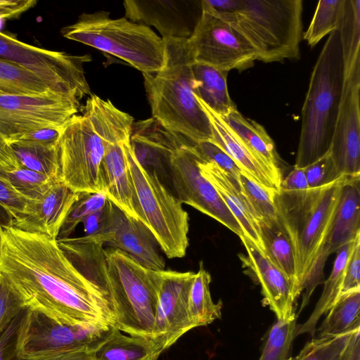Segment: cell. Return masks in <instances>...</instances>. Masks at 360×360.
I'll return each instance as SVG.
<instances>
[{
	"instance_id": "cell-1",
	"label": "cell",
	"mask_w": 360,
	"mask_h": 360,
	"mask_svg": "<svg viewBox=\"0 0 360 360\" xmlns=\"http://www.w3.org/2000/svg\"><path fill=\"white\" fill-rule=\"evenodd\" d=\"M0 275L25 310L63 324L115 326L107 293L76 266L57 239L1 227Z\"/></svg>"
},
{
	"instance_id": "cell-2",
	"label": "cell",
	"mask_w": 360,
	"mask_h": 360,
	"mask_svg": "<svg viewBox=\"0 0 360 360\" xmlns=\"http://www.w3.org/2000/svg\"><path fill=\"white\" fill-rule=\"evenodd\" d=\"M355 176L342 175L327 185L304 191L278 190L275 195L277 221L288 236L295 264V288L305 289L300 312L321 282L326 259L323 250L345 184Z\"/></svg>"
},
{
	"instance_id": "cell-3",
	"label": "cell",
	"mask_w": 360,
	"mask_h": 360,
	"mask_svg": "<svg viewBox=\"0 0 360 360\" xmlns=\"http://www.w3.org/2000/svg\"><path fill=\"white\" fill-rule=\"evenodd\" d=\"M63 126L57 148L60 180L75 192L105 193L102 164L108 146L130 136L133 117L95 94Z\"/></svg>"
},
{
	"instance_id": "cell-4",
	"label": "cell",
	"mask_w": 360,
	"mask_h": 360,
	"mask_svg": "<svg viewBox=\"0 0 360 360\" xmlns=\"http://www.w3.org/2000/svg\"><path fill=\"white\" fill-rule=\"evenodd\" d=\"M163 39L166 45L164 67L156 72L143 74L152 117L194 143L211 141L210 122L193 91V60L187 39Z\"/></svg>"
},
{
	"instance_id": "cell-5",
	"label": "cell",
	"mask_w": 360,
	"mask_h": 360,
	"mask_svg": "<svg viewBox=\"0 0 360 360\" xmlns=\"http://www.w3.org/2000/svg\"><path fill=\"white\" fill-rule=\"evenodd\" d=\"M345 83L338 30L328 35L311 72L302 108L294 167L304 168L326 154L332 142Z\"/></svg>"
},
{
	"instance_id": "cell-6",
	"label": "cell",
	"mask_w": 360,
	"mask_h": 360,
	"mask_svg": "<svg viewBox=\"0 0 360 360\" xmlns=\"http://www.w3.org/2000/svg\"><path fill=\"white\" fill-rule=\"evenodd\" d=\"M302 10V0H240L233 13L212 11L250 44L257 60L273 63L300 58Z\"/></svg>"
},
{
	"instance_id": "cell-7",
	"label": "cell",
	"mask_w": 360,
	"mask_h": 360,
	"mask_svg": "<svg viewBox=\"0 0 360 360\" xmlns=\"http://www.w3.org/2000/svg\"><path fill=\"white\" fill-rule=\"evenodd\" d=\"M68 39L113 55L143 74L154 73L165 65V40L150 27L123 17L112 19L108 11L84 13L61 30Z\"/></svg>"
},
{
	"instance_id": "cell-8",
	"label": "cell",
	"mask_w": 360,
	"mask_h": 360,
	"mask_svg": "<svg viewBox=\"0 0 360 360\" xmlns=\"http://www.w3.org/2000/svg\"><path fill=\"white\" fill-rule=\"evenodd\" d=\"M129 140L125 143L128 167L146 226L168 258L183 257L188 246V214L162 183L156 169L139 160Z\"/></svg>"
},
{
	"instance_id": "cell-9",
	"label": "cell",
	"mask_w": 360,
	"mask_h": 360,
	"mask_svg": "<svg viewBox=\"0 0 360 360\" xmlns=\"http://www.w3.org/2000/svg\"><path fill=\"white\" fill-rule=\"evenodd\" d=\"M0 59L30 71L53 91L79 102L91 95L84 70L92 60L89 54L39 48L0 32Z\"/></svg>"
},
{
	"instance_id": "cell-10",
	"label": "cell",
	"mask_w": 360,
	"mask_h": 360,
	"mask_svg": "<svg viewBox=\"0 0 360 360\" xmlns=\"http://www.w3.org/2000/svg\"><path fill=\"white\" fill-rule=\"evenodd\" d=\"M201 8L198 23L187 39L193 61L228 72L252 67L257 56L250 44L203 0Z\"/></svg>"
},
{
	"instance_id": "cell-11",
	"label": "cell",
	"mask_w": 360,
	"mask_h": 360,
	"mask_svg": "<svg viewBox=\"0 0 360 360\" xmlns=\"http://www.w3.org/2000/svg\"><path fill=\"white\" fill-rule=\"evenodd\" d=\"M82 106L54 91L36 94H0V133L8 143L48 127H63Z\"/></svg>"
},
{
	"instance_id": "cell-12",
	"label": "cell",
	"mask_w": 360,
	"mask_h": 360,
	"mask_svg": "<svg viewBox=\"0 0 360 360\" xmlns=\"http://www.w3.org/2000/svg\"><path fill=\"white\" fill-rule=\"evenodd\" d=\"M115 328L97 323L63 324L25 310L17 333L16 353L72 349L94 352Z\"/></svg>"
},
{
	"instance_id": "cell-13",
	"label": "cell",
	"mask_w": 360,
	"mask_h": 360,
	"mask_svg": "<svg viewBox=\"0 0 360 360\" xmlns=\"http://www.w3.org/2000/svg\"><path fill=\"white\" fill-rule=\"evenodd\" d=\"M195 143H188L170 155L167 168L176 196L182 202L214 219L239 237L245 236L237 219L212 184L202 176Z\"/></svg>"
},
{
	"instance_id": "cell-14",
	"label": "cell",
	"mask_w": 360,
	"mask_h": 360,
	"mask_svg": "<svg viewBox=\"0 0 360 360\" xmlns=\"http://www.w3.org/2000/svg\"><path fill=\"white\" fill-rule=\"evenodd\" d=\"M158 307L153 339L163 352L194 328L188 313V297L195 273L160 270Z\"/></svg>"
},
{
	"instance_id": "cell-15",
	"label": "cell",
	"mask_w": 360,
	"mask_h": 360,
	"mask_svg": "<svg viewBox=\"0 0 360 360\" xmlns=\"http://www.w3.org/2000/svg\"><path fill=\"white\" fill-rule=\"evenodd\" d=\"M330 157L340 175L360 176V64L345 75Z\"/></svg>"
},
{
	"instance_id": "cell-16",
	"label": "cell",
	"mask_w": 360,
	"mask_h": 360,
	"mask_svg": "<svg viewBox=\"0 0 360 360\" xmlns=\"http://www.w3.org/2000/svg\"><path fill=\"white\" fill-rule=\"evenodd\" d=\"M124 7L127 19L153 26L163 39H188L202 12L195 0H126Z\"/></svg>"
},
{
	"instance_id": "cell-17",
	"label": "cell",
	"mask_w": 360,
	"mask_h": 360,
	"mask_svg": "<svg viewBox=\"0 0 360 360\" xmlns=\"http://www.w3.org/2000/svg\"><path fill=\"white\" fill-rule=\"evenodd\" d=\"M248 255H240L248 271L259 283L265 303L277 320H286L295 315V302L298 297L293 283L245 236L240 237Z\"/></svg>"
},
{
	"instance_id": "cell-18",
	"label": "cell",
	"mask_w": 360,
	"mask_h": 360,
	"mask_svg": "<svg viewBox=\"0 0 360 360\" xmlns=\"http://www.w3.org/2000/svg\"><path fill=\"white\" fill-rule=\"evenodd\" d=\"M78 195L61 181L53 182L44 195L28 200L25 212L13 226L25 231L57 239L68 213Z\"/></svg>"
},
{
	"instance_id": "cell-19",
	"label": "cell",
	"mask_w": 360,
	"mask_h": 360,
	"mask_svg": "<svg viewBox=\"0 0 360 360\" xmlns=\"http://www.w3.org/2000/svg\"><path fill=\"white\" fill-rule=\"evenodd\" d=\"M130 136L110 143L103 164L105 194L117 209L146 225L128 167L125 143Z\"/></svg>"
},
{
	"instance_id": "cell-20",
	"label": "cell",
	"mask_w": 360,
	"mask_h": 360,
	"mask_svg": "<svg viewBox=\"0 0 360 360\" xmlns=\"http://www.w3.org/2000/svg\"><path fill=\"white\" fill-rule=\"evenodd\" d=\"M197 99L210 122L213 134L211 141L223 149L243 173L260 185L278 191L281 180L247 146L220 115Z\"/></svg>"
},
{
	"instance_id": "cell-21",
	"label": "cell",
	"mask_w": 360,
	"mask_h": 360,
	"mask_svg": "<svg viewBox=\"0 0 360 360\" xmlns=\"http://www.w3.org/2000/svg\"><path fill=\"white\" fill-rule=\"evenodd\" d=\"M198 167L202 176L212 184L237 219L245 236L265 255L260 236L259 218L241 190L239 182L214 163L203 160L200 155Z\"/></svg>"
},
{
	"instance_id": "cell-22",
	"label": "cell",
	"mask_w": 360,
	"mask_h": 360,
	"mask_svg": "<svg viewBox=\"0 0 360 360\" xmlns=\"http://www.w3.org/2000/svg\"><path fill=\"white\" fill-rule=\"evenodd\" d=\"M108 245L127 253L148 269H165V263L160 252L161 248L151 231L145 224L119 209L113 234Z\"/></svg>"
},
{
	"instance_id": "cell-23",
	"label": "cell",
	"mask_w": 360,
	"mask_h": 360,
	"mask_svg": "<svg viewBox=\"0 0 360 360\" xmlns=\"http://www.w3.org/2000/svg\"><path fill=\"white\" fill-rule=\"evenodd\" d=\"M360 176H355L342 188L331 227L323 250L326 259L360 235Z\"/></svg>"
},
{
	"instance_id": "cell-24",
	"label": "cell",
	"mask_w": 360,
	"mask_h": 360,
	"mask_svg": "<svg viewBox=\"0 0 360 360\" xmlns=\"http://www.w3.org/2000/svg\"><path fill=\"white\" fill-rule=\"evenodd\" d=\"M191 70L195 96L220 116H225L237 107L228 91V72L193 62Z\"/></svg>"
},
{
	"instance_id": "cell-25",
	"label": "cell",
	"mask_w": 360,
	"mask_h": 360,
	"mask_svg": "<svg viewBox=\"0 0 360 360\" xmlns=\"http://www.w3.org/2000/svg\"><path fill=\"white\" fill-rule=\"evenodd\" d=\"M221 117L274 174L282 180L275 144L265 129L257 122L245 118L237 108Z\"/></svg>"
},
{
	"instance_id": "cell-26",
	"label": "cell",
	"mask_w": 360,
	"mask_h": 360,
	"mask_svg": "<svg viewBox=\"0 0 360 360\" xmlns=\"http://www.w3.org/2000/svg\"><path fill=\"white\" fill-rule=\"evenodd\" d=\"M162 352L153 339L126 335L115 327L94 356L96 360H158Z\"/></svg>"
},
{
	"instance_id": "cell-27",
	"label": "cell",
	"mask_w": 360,
	"mask_h": 360,
	"mask_svg": "<svg viewBox=\"0 0 360 360\" xmlns=\"http://www.w3.org/2000/svg\"><path fill=\"white\" fill-rule=\"evenodd\" d=\"M356 239L345 244L336 252L337 255L333 269L325 281L322 294L307 320L304 323L296 326L295 337L303 333H309L314 336L319 319L338 300L342 288L346 266L353 251Z\"/></svg>"
},
{
	"instance_id": "cell-28",
	"label": "cell",
	"mask_w": 360,
	"mask_h": 360,
	"mask_svg": "<svg viewBox=\"0 0 360 360\" xmlns=\"http://www.w3.org/2000/svg\"><path fill=\"white\" fill-rule=\"evenodd\" d=\"M19 167L60 180L59 156L56 146L25 141L8 143Z\"/></svg>"
},
{
	"instance_id": "cell-29",
	"label": "cell",
	"mask_w": 360,
	"mask_h": 360,
	"mask_svg": "<svg viewBox=\"0 0 360 360\" xmlns=\"http://www.w3.org/2000/svg\"><path fill=\"white\" fill-rule=\"evenodd\" d=\"M210 283L211 276L200 262L199 270L195 273L188 302V316L194 328L206 326L221 318L222 303L213 302Z\"/></svg>"
},
{
	"instance_id": "cell-30",
	"label": "cell",
	"mask_w": 360,
	"mask_h": 360,
	"mask_svg": "<svg viewBox=\"0 0 360 360\" xmlns=\"http://www.w3.org/2000/svg\"><path fill=\"white\" fill-rule=\"evenodd\" d=\"M259 227L265 255L293 283L295 288V264L294 253L288 236L280 226L277 220L261 221Z\"/></svg>"
},
{
	"instance_id": "cell-31",
	"label": "cell",
	"mask_w": 360,
	"mask_h": 360,
	"mask_svg": "<svg viewBox=\"0 0 360 360\" xmlns=\"http://www.w3.org/2000/svg\"><path fill=\"white\" fill-rule=\"evenodd\" d=\"M360 290L338 298L316 330L317 337L338 335L360 328Z\"/></svg>"
},
{
	"instance_id": "cell-32",
	"label": "cell",
	"mask_w": 360,
	"mask_h": 360,
	"mask_svg": "<svg viewBox=\"0 0 360 360\" xmlns=\"http://www.w3.org/2000/svg\"><path fill=\"white\" fill-rule=\"evenodd\" d=\"M345 75L360 63V0H345L339 29Z\"/></svg>"
},
{
	"instance_id": "cell-33",
	"label": "cell",
	"mask_w": 360,
	"mask_h": 360,
	"mask_svg": "<svg viewBox=\"0 0 360 360\" xmlns=\"http://www.w3.org/2000/svg\"><path fill=\"white\" fill-rule=\"evenodd\" d=\"M53 91L30 71L0 59V94H36Z\"/></svg>"
},
{
	"instance_id": "cell-34",
	"label": "cell",
	"mask_w": 360,
	"mask_h": 360,
	"mask_svg": "<svg viewBox=\"0 0 360 360\" xmlns=\"http://www.w3.org/2000/svg\"><path fill=\"white\" fill-rule=\"evenodd\" d=\"M345 0H321L303 38L311 47L339 29Z\"/></svg>"
},
{
	"instance_id": "cell-35",
	"label": "cell",
	"mask_w": 360,
	"mask_h": 360,
	"mask_svg": "<svg viewBox=\"0 0 360 360\" xmlns=\"http://www.w3.org/2000/svg\"><path fill=\"white\" fill-rule=\"evenodd\" d=\"M0 179L27 200L39 198L56 181L46 175L24 167L8 168L1 165Z\"/></svg>"
},
{
	"instance_id": "cell-36",
	"label": "cell",
	"mask_w": 360,
	"mask_h": 360,
	"mask_svg": "<svg viewBox=\"0 0 360 360\" xmlns=\"http://www.w3.org/2000/svg\"><path fill=\"white\" fill-rule=\"evenodd\" d=\"M117 208L110 201L101 209L90 214L83 221L84 236L77 238L83 243L103 246L110 240L114 231Z\"/></svg>"
},
{
	"instance_id": "cell-37",
	"label": "cell",
	"mask_w": 360,
	"mask_h": 360,
	"mask_svg": "<svg viewBox=\"0 0 360 360\" xmlns=\"http://www.w3.org/2000/svg\"><path fill=\"white\" fill-rule=\"evenodd\" d=\"M359 328L338 335L313 338L296 356L287 360H333L340 355L352 335Z\"/></svg>"
},
{
	"instance_id": "cell-38",
	"label": "cell",
	"mask_w": 360,
	"mask_h": 360,
	"mask_svg": "<svg viewBox=\"0 0 360 360\" xmlns=\"http://www.w3.org/2000/svg\"><path fill=\"white\" fill-rule=\"evenodd\" d=\"M241 190L261 221L277 220L275 195L278 190L264 187L242 172L238 179Z\"/></svg>"
},
{
	"instance_id": "cell-39",
	"label": "cell",
	"mask_w": 360,
	"mask_h": 360,
	"mask_svg": "<svg viewBox=\"0 0 360 360\" xmlns=\"http://www.w3.org/2000/svg\"><path fill=\"white\" fill-rule=\"evenodd\" d=\"M295 328V314L286 320H277L269 333L259 360H287Z\"/></svg>"
},
{
	"instance_id": "cell-40",
	"label": "cell",
	"mask_w": 360,
	"mask_h": 360,
	"mask_svg": "<svg viewBox=\"0 0 360 360\" xmlns=\"http://www.w3.org/2000/svg\"><path fill=\"white\" fill-rule=\"evenodd\" d=\"M108 201L107 196L103 193H78L61 226L58 238H69L79 223L90 214L104 207Z\"/></svg>"
},
{
	"instance_id": "cell-41",
	"label": "cell",
	"mask_w": 360,
	"mask_h": 360,
	"mask_svg": "<svg viewBox=\"0 0 360 360\" xmlns=\"http://www.w3.org/2000/svg\"><path fill=\"white\" fill-rule=\"evenodd\" d=\"M194 148L203 160L214 163L227 174L238 181L240 174L243 171L219 146L212 141H203L195 143Z\"/></svg>"
},
{
	"instance_id": "cell-42",
	"label": "cell",
	"mask_w": 360,
	"mask_h": 360,
	"mask_svg": "<svg viewBox=\"0 0 360 360\" xmlns=\"http://www.w3.org/2000/svg\"><path fill=\"white\" fill-rule=\"evenodd\" d=\"M304 168L309 188L327 185L342 176L338 172L329 152Z\"/></svg>"
},
{
	"instance_id": "cell-43",
	"label": "cell",
	"mask_w": 360,
	"mask_h": 360,
	"mask_svg": "<svg viewBox=\"0 0 360 360\" xmlns=\"http://www.w3.org/2000/svg\"><path fill=\"white\" fill-rule=\"evenodd\" d=\"M24 310L6 281L0 275V335L11 321Z\"/></svg>"
},
{
	"instance_id": "cell-44",
	"label": "cell",
	"mask_w": 360,
	"mask_h": 360,
	"mask_svg": "<svg viewBox=\"0 0 360 360\" xmlns=\"http://www.w3.org/2000/svg\"><path fill=\"white\" fill-rule=\"evenodd\" d=\"M16 360H96L94 352L86 350H46L20 353Z\"/></svg>"
},
{
	"instance_id": "cell-45",
	"label": "cell",
	"mask_w": 360,
	"mask_h": 360,
	"mask_svg": "<svg viewBox=\"0 0 360 360\" xmlns=\"http://www.w3.org/2000/svg\"><path fill=\"white\" fill-rule=\"evenodd\" d=\"M360 290V236L347 262L339 297Z\"/></svg>"
},
{
	"instance_id": "cell-46",
	"label": "cell",
	"mask_w": 360,
	"mask_h": 360,
	"mask_svg": "<svg viewBox=\"0 0 360 360\" xmlns=\"http://www.w3.org/2000/svg\"><path fill=\"white\" fill-rule=\"evenodd\" d=\"M27 202L28 200L8 183L0 179V205L11 214L13 220L23 214Z\"/></svg>"
},
{
	"instance_id": "cell-47",
	"label": "cell",
	"mask_w": 360,
	"mask_h": 360,
	"mask_svg": "<svg viewBox=\"0 0 360 360\" xmlns=\"http://www.w3.org/2000/svg\"><path fill=\"white\" fill-rule=\"evenodd\" d=\"M24 311L25 310L15 316L0 335V360L17 359V333Z\"/></svg>"
},
{
	"instance_id": "cell-48",
	"label": "cell",
	"mask_w": 360,
	"mask_h": 360,
	"mask_svg": "<svg viewBox=\"0 0 360 360\" xmlns=\"http://www.w3.org/2000/svg\"><path fill=\"white\" fill-rule=\"evenodd\" d=\"M36 3L35 0H0V27L4 20L18 18Z\"/></svg>"
},
{
	"instance_id": "cell-49",
	"label": "cell",
	"mask_w": 360,
	"mask_h": 360,
	"mask_svg": "<svg viewBox=\"0 0 360 360\" xmlns=\"http://www.w3.org/2000/svg\"><path fill=\"white\" fill-rule=\"evenodd\" d=\"M63 127H48L39 129L23 135L15 141H25L48 146H56Z\"/></svg>"
},
{
	"instance_id": "cell-50",
	"label": "cell",
	"mask_w": 360,
	"mask_h": 360,
	"mask_svg": "<svg viewBox=\"0 0 360 360\" xmlns=\"http://www.w3.org/2000/svg\"><path fill=\"white\" fill-rule=\"evenodd\" d=\"M304 168L294 167L291 172L282 179L279 190L299 191L308 189Z\"/></svg>"
},
{
	"instance_id": "cell-51",
	"label": "cell",
	"mask_w": 360,
	"mask_h": 360,
	"mask_svg": "<svg viewBox=\"0 0 360 360\" xmlns=\"http://www.w3.org/2000/svg\"><path fill=\"white\" fill-rule=\"evenodd\" d=\"M338 360H360V328L352 335Z\"/></svg>"
},
{
	"instance_id": "cell-52",
	"label": "cell",
	"mask_w": 360,
	"mask_h": 360,
	"mask_svg": "<svg viewBox=\"0 0 360 360\" xmlns=\"http://www.w3.org/2000/svg\"><path fill=\"white\" fill-rule=\"evenodd\" d=\"M0 165L8 168L19 167L8 143L0 133Z\"/></svg>"
},
{
	"instance_id": "cell-53",
	"label": "cell",
	"mask_w": 360,
	"mask_h": 360,
	"mask_svg": "<svg viewBox=\"0 0 360 360\" xmlns=\"http://www.w3.org/2000/svg\"><path fill=\"white\" fill-rule=\"evenodd\" d=\"M13 218L11 214L0 205V247H1V228L13 226Z\"/></svg>"
},
{
	"instance_id": "cell-54",
	"label": "cell",
	"mask_w": 360,
	"mask_h": 360,
	"mask_svg": "<svg viewBox=\"0 0 360 360\" xmlns=\"http://www.w3.org/2000/svg\"><path fill=\"white\" fill-rule=\"evenodd\" d=\"M339 356L335 358L333 360H338Z\"/></svg>"
}]
</instances>
